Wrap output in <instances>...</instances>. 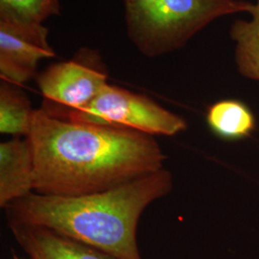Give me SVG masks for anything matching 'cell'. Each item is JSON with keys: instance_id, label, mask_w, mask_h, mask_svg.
<instances>
[{"instance_id": "cell-1", "label": "cell", "mask_w": 259, "mask_h": 259, "mask_svg": "<svg viewBox=\"0 0 259 259\" xmlns=\"http://www.w3.org/2000/svg\"><path fill=\"white\" fill-rule=\"evenodd\" d=\"M35 192L58 197L94 194L164 168L155 137L134 130L68 120L35 110L27 136Z\"/></svg>"}, {"instance_id": "cell-2", "label": "cell", "mask_w": 259, "mask_h": 259, "mask_svg": "<svg viewBox=\"0 0 259 259\" xmlns=\"http://www.w3.org/2000/svg\"><path fill=\"white\" fill-rule=\"evenodd\" d=\"M173 188L165 168L107 191L75 197L33 192L5 209L8 221L60 232L117 259H142L137 232L150 204Z\"/></svg>"}, {"instance_id": "cell-3", "label": "cell", "mask_w": 259, "mask_h": 259, "mask_svg": "<svg viewBox=\"0 0 259 259\" xmlns=\"http://www.w3.org/2000/svg\"><path fill=\"white\" fill-rule=\"evenodd\" d=\"M127 33L143 55L157 57L185 47L215 19L242 12L245 0H124Z\"/></svg>"}, {"instance_id": "cell-4", "label": "cell", "mask_w": 259, "mask_h": 259, "mask_svg": "<svg viewBox=\"0 0 259 259\" xmlns=\"http://www.w3.org/2000/svg\"><path fill=\"white\" fill-rule=\"evenodd\" d=\"M68 120L134 130L149 136L172 137L187 128L186 121L148 97L107 84L92 102L78 111L41 107Z\"/></svg>"}, {"instance_id": "cell-5", "label": "cell", "mask_w": 259, "mask_h": 259, "mask_svg": "<svg viewBox=\"0 0 259 259\" xmlns=\"http://www.w3.org/2000/svg\"><path fill=\"white\" fill-rule=\"evenodd\" d=\"M83 58L50 65L37 77L45 97L44 107L61 111H78L88 106L108 84L101 65Z\"/></svg>"}, {"instance_id": "cell-6", "label": "cell", "mask_w": 259, "mask_h": 259, "mask_svg": "<svg viewBox=\"0 0 259 259\" xmlns=\"http://www.w3.org/2000/svg\"><path fill=\"white\" fill-rule=\"evenodd\" d=\"M42 24H21L0 20V75L2 81L21 84L29 81L42 59L56 53Z\"/></svg>"}, {"instance_id": "cell-7", "label": "cell", "mask_w": 259, "mask_h": 259, "mask_svg": "<svg viewBox=\"0 0 259 259\" xmlns=\"http://www.w3.org/2000/svg\"><path fill=\"white\" fill-rule=\"evenodd\" d=\"M13 236L31 259H117L60 232L8 221Z\"/></svg>"}, {"instance_id": "cell-8", "label": "cell", "mask_w": 259, "mask_h": 259, "mask_svg": "<svg viewBox=\"0 0 259 259\" xmlns=\"http://www.w3.org/2000/svg\"><path fill=\"white\" fill-rule=\"evenodd\" d=\"M35 165L28 138H14L0 144V206L35 192Z\"/></svg>"}, {"instance_id": "cell-9", "label": "cell", "mask_w": 259, "mask_h": 259, "mask_svg": "<svg viewBox=\"0 0 259 259\" xmlns=\"http://www.w3.org/2000/svg\"><path fill=\"white\" fill-rule=\"evenodd\" d=\"M206 122L213 134L225 140L249 138L255 130V117L250 108L233 99L211 105L206 113Z\"/></svg>"}, {"instance_id": "cell-10", "label": "cell", "mask_w": 259, "mask_h": 259, "mask_svg": "<svg viewBox=\"0 0 259 259\" xmlns=\"http://www.w3.org/2000/svg\"><path fill=\"white\" fill-rule=\"evenodd\" d=\"M250 19H237L231 29L235 42V63L241 74L259 81V0L253 3Z\"/></svg>"}, {"instance_id": "cell-11", "label": "cell", "mask_w": 259, "mask_h": 259, "mask_svg": "<svg viewBox=\"0 0 259 259\" xmlns=\"http://www.w3.org/2000/svg\"><path fill=\"white\" fill-rule=\"evenodd\" d=\"M27 96L14 83L0 85V133L14 138H27L34 116Z\"/></svg>"}, {"instance_id": "cell-12", "label": "cell", "mask_w": 259, "mask_h": 259, "mask_svg": "<svg viewBox=\"0 0 259 259\" xmlns=\"http://www.w3.org/2000/svg\"><path fill=\"white\" fill-rule=\"evenodd\" d=\"M59 0H0V20L21 24H42L60 15Z\"/></svg>"}]
</instances>
